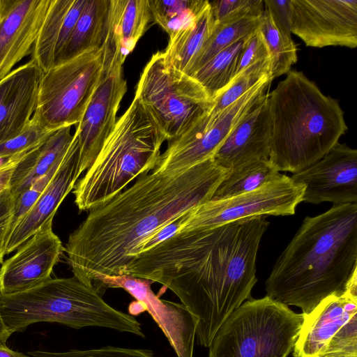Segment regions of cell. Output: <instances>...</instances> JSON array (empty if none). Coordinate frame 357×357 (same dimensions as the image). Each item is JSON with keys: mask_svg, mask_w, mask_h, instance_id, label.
I'll return each instance as SVG.
<instances>
[{"mask_svg": "<svg viewBox=\"0 0 357 357\" xmlns=\"http://www.w3.org/2000/svg\"><path fill=\"white\" fill-rule=\"evenodd\" d=\"M269 222L265 218L180 231L137 255L126 275L172 291L196 323L198 343L208 347L227 317L250 298L256 262Z\"/></svg>", "mask_w": 357, "mask_h": 357, "instance_id": "cell-1", "label": "cell"}, {"mask_svg": "<svg viewBox=\"0 0 357 357\" xmlns=\"http://www.w3.org/2000/svg\"><path fill=\"white\" fill-rule=\"evenodd\" d=\"M228 172L213 157L184 171H151L91 209L64 248L74 276L88 287L126 275L130 256L148 236L202 204Z\"/></svg>", "mask_w": 357, "mask_h": 357, "instance_id": "cell-2", "label": "cell"}, {"mask_svg": "<svg viewBox=\"0 0 357 357\" xmlns=\"http://www.w3.org/2000/svg\"><path fill=\"white\" fill-rule=\"evenodd\" d=\"M357 272V203L304 218L266 280V296L309 314Z\"/></svg>", "mask_w": 357, "mask_h": 357, "instance_id": "cell-3", "label": "cell"}, {"mask_svg": "<svg viewBox=\"0 0 357 357\" xmlns=\"http://www.w3.org/2000/svg\"><path fill=\"white\" fill-rule=\"evenodd\" d=\"M267 101L268 159L279 172L296 173L314 164L348 129L338 101L301 71L291 70Z\"/></svg>", "mask_w": 357, "mask_h": 357, "instance_id": "cell-4", "label": "cell"}, {"mask_svg": "<svg viewBox=\"0 0 357 357\" xmlns=\"http://www.w3.org/2000/svg\"><path fill=\"white\" fill-rule=\"evenodd\" d=\"M166 136L136 97L116 126L73 194L79 211H91L124 190L140 176L151 172Z\"/></svg>", "mask_w": 357, "mask_h": 357, "instance_id": "cell-5", "label": "cell"}, {"mask_svg": "<svg viewBox=\"0 0 357 357\" xmlns=\"http://www.w3.org/2000/svg\"><path fill=\"white\" fill-rule=\"evenodd\" d=\"M0 312L11 334L32 324L56 322L76 329L108 328L144 337L135 318L109 305L75 276L51 278L22 292L0 295Z\"/></svg>", "mask_w": 357, "mask_h": 357, "instance_id": "cell-6", "label": "cell"}, {"mask_svg": "<svg viewBox=\"0 0 357 357\" xmlns=\"http://www.w3.org/2000/svg\"><path fill=\"white\" fill-rule=\"evenodd\" d=\"M303 321V313L267 296L250 298L220 326L208 357H287Z\"/></svg>", "mask_w": 357, "mask_h": 357, "instance_id": "cell-7", "label": "cell"}, {"mask_svg": "<svg viewBox=\"0 0 357 357\" xmlns=\"http://www.w3.org/2000/svg\"><path fill=\"white\" fill-rule=\"evenodd\" d=\"M172 140L210 112L213 101L192 77L176 69L164 52L152 55L138 82L135 96Z\"/></svg>", "mask_w": 357, "mask_h": 357, "instance_id": "cell-8", "label": "cell"}, {"mask_svg": "<svg viewBox=\"0 0 357 357\" xmlns=\"http://www.w3.org/2000/svg\"><path fill=\"white\" fill-rule=\"evenodd\" d=\"M102 47L88 50L43 73L33 117L55 131L78 124L102 75Z\"/></svg>", "mask_w": 357, "mask_h": 357, "instance_id": "cell-9", "label": "cell"}, {"mask_svg": "<svg viewBox=\"0 0 357 357\" xmlns=\"http://www.w3.org/2000/svg\"><path fill=\"white\" fill-rule=\"evenodd\" d=\"M304 189L303 184L282 174L250 192L210 199L192 208L184 215L178 232L207 229L270 215H294L303 202Z\"/></svg>", "mask_w": 357, "mask_h": 357, "instance_id": "cell-10", "label": "cell"}, {"mask_svg": "<svg viewBox=\"0 0 357 357\" xmlns=\"http://www.w3.org/2000/svg\"><path fill=\"white\" fill-rule=\"evenodd\" d=\"M103 53L102 75L77 124L79 157L77 176L91 165L116 123V114L127 91L124 61L118 52Z\"/></svg>", "mask_w": 357, "mask_h": 357, "instance_id": "cell-11", "label": "cell"}, {"mask_svg": "<svg viewBox=\"0 0 357 357\" xmlns=\"http://www.w3.org/2000/svg\"><path fill=\"white\" fill-rule=\"evenodd\" d=\"M151 280L130 275L105 276L92 285L100 296L108 288H121L137 301L130 303L129 312H148L168 340L178 357H192L196 323L182 304L162 300L151 290Z\"/></svg>", "mask_w": 357, "mask_h": 357, "instance_id": "cell-12", "label": "cell"}, {"mask_svg": "<svg viewBox=\"0 0 357 357\" xmlns=\"http://www.w3.org/2000/svg\"><path fill=\"white\" fill-rule=\"evenodd\" d=\"M291 33L307 47H357V0H291Z\"/></svg>", "mask_w": 357, "mask_h": 357, "instance_id": "cell-13", "label": "cell"}, {"mask_svg": "<svg viewBox=\"0 0 357 357\" xmlns=\"http://www.w3.org/2000/svg\"><path fill=\"white\" fill-rule=\"evenodd\" d=\"M291 178L304 185V202L356 203L357 151L339 142L320 160L293 173Z\"/></svg>", "mask_w": 357, "mask_h": 357, "instance_id": "cell-14", "label": "cell"}, {"mask_svg": "<svg viewBox=\"0 0 357 357\" xmlns=\"http://www.w3.org/2000/svg\"><path fill=\"white\" fill-rule=\"evenodd\" d=\"M16 250L0 268V295L22 292L51 279L64 248L51 220Z\"/></svg>", "mask_w": 357, "mask_h": 357, "instance_id": "cell-15", "label": "cell"}, {"mask_svg": "<svg viewBox=\"0 0 357 357\" xmlns=\"http://www.w3.org/2000/svg\"><path fill=\"white\" fill-rule=\"evenodd\" d=\"M51 0H0V80L31 54Z\"/></svg>", "mask_w": 357, "mask_h": 357, "instance_id": "cell-16", "label": "cell"}, {"mask_svg": "<svg viewBox=\"0 0 357 357\" xmlns=\"http://www.w3.org/2000/svg\"><path fill=\"white\" fill-rule=\"evenodd\" d=\"M79 157V141L75 132L68 151L53 178L11 232L6 255L16 250L44 225L53 220L59 206L73 190L78 179Z\"/></svg>", "mask_w": 357, "mask_h": 357, "instance_id": "cell-17", "label": "cell"}, {"mask_svg": "<svg viewBox=\"0 0 357 357\" xmlns=\"http://www.w3.org/2000/svg\"><path fill=\"white\" fill-rule=\"evenodd\" d=\"M42 70L30 59L0 80V144L20 134L36 109Z\"/></svg>", "mask_w": 357, "mask_h": 357, "instance_id": "cell-18", "label": "cell"}, {"mask_svg": "<svg viewBox=\"0 0 357 357\" xmlns=\"http://www.w3.org/2000/svg\"><path fill=\"white\" fill-rule=\"evenodd\" d=\"M268 93L264 95L239 120L213 158L230 169L241 165L268 160L270 126Z\"/></svg>", "mask_w": 357, "mask_h": 357, "instance_id": "cell-19", "label": "cell"}, {"mask_svg": "<svg viewBox=\"0 0 357 357\" xmlns=\"http://www.w3.org/2000/svg\"><path fill=\"white\" fill-rule=\"evenodd\" d=\"M357 313V291L346 288L341 294L321 301L303 321L293 348L294 357H319L337 331Z\"/></svg>", "mask_w": 357, "mask_h": 357, "instance_id": "cell-20", "label": "cell"}, {"mask_svg": "<svg viewBox=\"0 0 357 357\" xmlns=\"http://www.w3.org/2000/svg\"><path fill=\"white\" fill-rule=\"evenodd\" d=\"M152 20L149 0H110L101 47L117 51L125 61Z\"/></svg>", "mask_w": 357, "mask_h": 357, "instance_id": "cell-21", "label": "cell"}, {"mask_svg": "<svg viewBox=\"0 0 357 357\" xmlns=\"http://www.w3.org/2000/svg\"><path fill=\"white\" fill-rule=\"evenodd\" d=\"M71 126L55 130L39 146L29 151L17 165L11 175L9 188L17 197L38 178L45 174L62 159L72 142Z\"/></svg>", "mask_w": 357, "mask_h": 357, "instance_id": "cell-22", "label": "cell"}, {"mask_svg": "<svg viewBox=\"0 0 357 357\" xmlns=\"http://www.w3.org/2000/svg\"><path fill=\"white\" fill-rule=\"evenodd\" d=\"M109 2L110 0H86L54 66L91 49L101 47L105 37Z\"/></svg>", "mask_w": 357, "mask_h": 357, "instance_id": "cell-23", "label": "cell"}, {"mask_svg": "<svg viewBox=\"0 0 357 357\" xmlns=\"http://www.w3.org/2000/svg\"><path fill=\"white\" fill-rule=\"evenodd\" d=\"M213 28V20L208 4L192 25L179 31L169 38L164 52L167 61L185 74Z\"/></svg>", "mask_w": 357, "mask_h": 357, "instance_id": "cell-24", "label": "cell"}, {"mask_svg": "<svg viewBox=\"0 0 357 357\" xmlns=\"http://www.w3.org/2000/svg\"><path fill=\"white\" fill-rule=\"evenodd\" d=\"M73 2V0H51L31 54V59L43 73H45L54 65L65 17Z\"/></svg>", "mask_w": 357, "mask_h": 357, "instance_id": "cell-25", "label": "cell"}, {"mask_svg": "<svg viewBox=\"0 0 357 357\" xmlns=\"http://www.w3.org/2000/svg\"><path fill=\"white\" fill-rule=\"evenodd\" d=\"M281 175L269 159L241 165L228 169L211 199H224L250 192Z\"/></svg>", "mask_w": 357, "mask_h": 357, "instance_id": "cell-26", "label": "cell"}, {"mask_svg": "<svg viewBox=\"0 0 357 357\" xmlns=\"http://www.w3.org/2000/svg\"><path fill=\"white\" fill-rule=\"evenodd\" d=\"M261 17H246L231 24L213 26L185 74L190 76L219 52L257 30Z\"/></svg>", "mask_w": 357, "mask_h": 357, "instance_id": "cell-27", "label": "cell"}, {"mask_svg": "<svg viewBox=\"0 0 357 357\" xmlns=\"http://www.w3.org/2000/svg\"><path fill=\"white\" fill-rule=\"evenodd\" d=\"M243 41L240 40L219 52L190 75L212 100L234 78Z\"/></svg>", "mask_w": 357, "mask_h": 357, "instance_id": "cell-28", "label": "cell"}, {"mask_svg": "<svg viewBox=\"0 0 357 357\" xmlns=\"http://www.w3.org/2000/svg\"><path fill=\"white\" fill-rule=\"evenodd\" d=\"M152 20L172 38L192 25L208 6L207 0H149Z\"/></svg>", "mask_w": 357, "mask_h": 357, "instance_id": "cell-29", "label": "cell"}, {"mask_svg": "<svg viewBox=\"0 0 357 357\" xmlns=\"http://www.w3.org/2000/svg\"><path fill=\"white\" fill-rule=\"evenodd\" d=\"M258 29L269 52L271 79L287 75L298 60V49L294 40L278 29L265 7Z\"/></svg>", "mask_w": 357, "mask_h": 357, "instance_id": "cell-30", "label": "cell"}, {"mask_svg": "<svg viewBox=\"0 0 357 357\" xmlns=\"http://www.w3.org/2000/svg\"><path fill=\"white\" fill-rule=\"evenodd\" d=\"M270 58L256 62L238 74L213 99L209 113L216 114L239 99L265 75L271 74Z\"/></svg>", "mask_w": 357, "mask_h": 357, "instance_id": "cell-31", "label": "cell"}, {"mask_svg": "<svg viewBox=\"0 0 357 357\" xmlns=\"http://www.w3.org/2000/svg\"><path fill=\"white\" fill-rule=\"evenodd\" d=\"M209 1L213 26L231 24L246 17H261L263 0H215Z\"/></svg>", "mask_w": 357, "mask_h": 357, "instance_id": "cell-32", "label": "cell"}, {"mask_svg": "<svg viewBox=\"0 0 357 357\" xmlns=\"http://www.w3.org/2000/svg\"><path fill=\"white\" fill-rule=\"evenodd\" d=\"M54 132L44 128L32 117L20 134L0 144V157L10 158L29 151L44 142Z\"/></svg>", "mask_w": 357, "mask_h": 357, "instance_id": "cell-33", "label": "cell"}, {"mask_svg": "<svg viewBox=\"0 0 357 357\" xmlns=\"http://www.w3.org/2000/svg\"><path fill=\"white\" fill-rule=\"evenodd\" d=\"M29 357H155L147 349H128L107 346L86 350L70 349L66 351H32Z\"/></svg>", "mask_w": 357, "mask_h": 357, "instance_id": "cell-34", "label": "cell"}, {"mask_svg": "<svg viewBox=\"0 0 357 357\" xmlns=\"http://www.w3.org/2000/svg\"><path fill=\"white\" fill-rule=\"evenodd\" d=\"M63 158L57 161L48 172L36 178L28 188L15 197L13 214L10 227V235L19 221L33 206L46 188L59 167Z\"/></svg>", "mask_w": 357, "mask_h": 357, "instance_id": "cell-35", "label": "cell"}, {"mask_svg": "<svg viewBox=\"0 0 357 357\" xmlns=\"http://www.w3.org/2000/svg\"><path fill=\"white\" fill-rule=\"evenodd\" d=\"M268 58H270L268 47L257 28L244 38L234 77L250 65Z\"/></svg>", "mask_w": 357, "mask_h": 357, "instance_id": "cell-36", "label": "cell"}, {"mask_svg": "<svg viewBox=\"0 0 357 357\" xmlns=\"http://www.w3.org/2000/svg\"><path fill=\"white\" fill-rule=\"evenodd\" d=\"M334 352L357 353V313L333 336L323 354Z\"/></svg>", "mask_w": 357, "mask_h": 357, "instance_id": "cell-37", "label": "cell"}, {"mask_svg": "<svg viewBox=\"0 0 357 357\" xmlns=\"http://www.w3.org/2000/svg\"><path fill=\"white\" fill-rule=\"evenodd\" d=\"M15 202V197L8 186L0 193V264L6 255Z\"/></svg>", "mask_w": 357, "mask_h": 357, "instance_id": "cell-38", "label": "cell"}, {"mask_svg": "<svg viewBox=\"0 0 357 357\" xmlns=\"http://www.w3.org/2000/svg\"><path fill=\"white\" fill-rule=\"evenodd\" d=\"M278 29L285 36L291 38L292 8L291 0H263Z\"/></svg>", "mask_w": 357, "mask_h": 357, "instance_id": "cell-39", "label": "cell"}, {"mask_svg": "<svg viewBox=\"0 0 357 357\" xmlns=\"http://www.w3.org/2000/svg\"><path fill=\"white\" fill-rule=\"evenodd\" d=\"M183 216L184 215L167 223L144 239L132 252L130 256V263L137 255L151 250L178 232L182 224Z\"/></svg>", "mask_w": 357, "mask_h": 357, "instance_id": "cell-40", "label": "cell"}, {"mask_svg": "<svg viewBox=\"0 0 357 357\" xmlns=\"http://www.w3.org/2000/svg\"><path fill=\"white\" fill-rule=\"evenodd\" d=\"M28 152L16 155L8 163L0 167V193L9 186L10 179L14 169Z\"/></svg>", "mask_w": 357, "mask_h": 357, "instance_id": "cell-41", "label": "cell"}, {"mask_svg": "<svg viewBox=\"0 0 357 357\" xmlns=\"http://www.w3.org/2000/svg\"><path fill=\"white\" fill-rule=\"evenodd\" d=\"M0 357H29L23 353L8 348L5 344H0Z\"/></svg>", "mask_w": 357, "mask_h": 357, "instance_id": "cell-42", "label": "cell"}, {"mask_svg": "<svg viewBox=\"0 0 357 357\" xmlns=\"http://www.w3.org/2000/svg\"><path fill=\"white\" fill-rule=\"evenodd\" d=\"M10 335L11 333L5 326L0 312V344H5Z\"/></svg>", "mask_w": 357, "mask_h": 357, "instance_id": "cell-43", "label": "cell"}, {"mask_svg": "<svg viewBox=\"0 0 357 357\" xmlns=\"http://www.w3.org/2000/svg\"><path fill=\"white\" fill-rule=\"evenodd\" d=\"M319 357H357V353L334 352L325 354Z\"/></svg>", "mask_w": 357, "mask_h": 357, "instance_id": "cell-44", "label": "cell"}]
</instances>
